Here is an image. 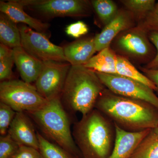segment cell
Instances as JSON below:
<instances>
[{
	"mask_svg": "<svg viewBox=\"0 0 158 158\" xmlns=\"http://www.w3.org/2000/svg\"><path fill=\"white\" fill-rule=\"evenodd\" d=\"M148 38L151 42L155 47L157 52L156 56L151 62L146 65L144 67L148 69H158V32L152 31L148 33Z\"/></svg>",
	"mask_w": 158,
	"mask_h": 158,
	"instance_id": "f546056e",
	"label": "cell"
},
{
	"mask_svg": "<svg viewBox=\"0 0 158 158\" xmlns=\"http://www.w3.org/2000/svg\"><path fill=\"white\" fill-rule=\"evenodd\" d=\"M20 145L12 139L9 134L0 137V158H11Z\"/></svg>",
	"mask_w": 158,
	"mask_h": 158,
	"instance_id": "484cf974",
	"label": "cell"
},
{
	"mask_svg": "<svg viewBox=\"0 0 158 158\" xmlns=\"http://www.w3.org/2000/svg\"><path fill=\"white\" fill-rule=\"evenodd\" d=\"M95 109L127 131L153 130L158 126V110L152 105L118 95L106 88L98 99Z\"/></svg>",
	"mask_w": 158,
	"mask_h": 158,
	"instance_id": "6da1fadb",
	"label": "cell"
},
{
	"mask_svg": "<svg viewBox=\"0 0 158 158\" xmlns=\"http://www.w3.org/2000/svg\"><path fill=\"white\" fill-rule=\"evenodd\" d=\"M139 69L144 73V75L154 83L156 87V90L158 91V69H148L144 67H140Z\"/></svg>",
	"mask_w": 158,
	"mask_h": 158,
	"instance_id": "4dcf8cb0",
	"label": "cell"
},
{
	"mask_svg": "<svg viewBox=\"0 0 158 158\" xmlns=\"http://www.w3.org/2000/svg\"><path fill=\"white\" fill-rule=\"evenodd\" d=\"M39 151L44 158H79L56 144L52 143L37 132Z\"/></svg>",
	"mask_w": 158,
	"mask_h": 158,
	"instance_id": "603a6c76",
	"label": "cell"
},
{
	"mask_svg": "<svg viewBox=\"0 0 158 158\" xmlns=\"http://www.w3.org/2000/svg\"><path fill=\"white\" fill-rule=\"evenodd\" d=\"M15 64L23 81L31 84L37 81L44 62L31 56L22 47L13 49Z\"/></svg>",
	"mask_w": 158,
	"mask_h": 158,
	"instance_id": "9a60e30c",
	"label": "cell"
},
{
	"mask_svg": "<svg viewBox=\"0 0 158 158\" xmlns=\"http://www.w3.org/2000/svg\"><path fill=\"white\" fill-rule=\"evenodd\" d=\"M63 48L64 55L72 65H84L97 52L94 37L79 39Z\"/></svg>",
	"mask_w": 158,
	"mask_h": 158,
	"instance_id": "2e32d148",
	"label": "cell"
},
{
	"mask_svg": "<svg viewBox=\"0 0 158 158\" xmlns=\"http://www.w3.org/2000/svg\"><path fill=\"white\" fill-rule=\"evenodd\" d=\"M16 112L9 106L0 102V134L6 135Z\"/></svg>",
	"mask_w": 158,
	"mask_h": 158,
	"instance_id": "d4e9b609",
	"label": "cell"
},
{
	"mask_svg": "<svg viewBox=\"0 0 158 158\" xmlns=\"http://www.w3.org/2000/svg\"><path fill=\"white\" fill-rule=\"evenodd\" d=\"M119 2L133 15L138 23L143 20L152 11L156 3L155 0H122Z\"/></svg>",
	"mask_w": 158,
	"mask_h": 158,
	"instance_id": "44dd1931",
	"label": "cell"
},
{
	"mask_svg": "<svg viewBox=\"0 0 158 158\" xmlns=\"http://www.w3.org/2000/svg\"><path fill=\"white\" fill-rule=\"evenodd\" d=\"M114 125L116 131L115 143L108 158H131L141 141L152 130L130 132Z\"/></svg>",
	"mask_w": 158,
	"mask_h": 158,
	"instance_id": "7c38bea8",
	"label": "cell"
},
{
	"mask_svg": "<svg viewBox=\"0 0 158 158\" xmlns=\"http://www.w3.org/2000/svg\"><path fill=\"white\" fill-rule=\"evenodd\" d=\"M15 64L13 49L0 44V80L1 82L11 80L12 67Z\"/></svg>",
	"mask_w": 158,
	"mask_h": 158,
	"instance_id": "cb8c5ba5",
	"label": "cell"
},
{
	"mask_svg": "<svg viewBox=\"0 0 158 158\" xmlns=\"http://www.w3.org/2000/svg\"><path fill=\"white\" fill-rule=\"evenodd\" d=\"M73 136L84 158H108L115 143V125L94 109L74 124Z\"/></svg>",
	"mask_w": 158,
	"mask_h": 158,
	"instance_id": "7a4b0ae2",
	"label": "cell"
},
{
	"mask_svg": "<svg viewBox=\"0 0 158 158\" xmlns=\"http://www.w3.org/2000/svg\"><path fill=\"white\" fill-rule=\"evenodd\" d=\"M24 7L47 18L87 17L93 8L87 0H19Z\"/></svg>",
	"mask_w": 158,
	"mask_h": 158,
	"instance_id": "52a82bcc",
	"label": "cell"
},
{
	"mask_svg": "<svg viewBox=\"0 0 158 158\" xmlns=\"http://www.w3.org/2000/svg\"><path fill=\"white\" fill-rule=\"evenodd\" d=\"M92 7L105 26L110 23L118 14L119 9L111 0H92Z\"/></svg>",
	"mask_w": 158,
	"mask_h": 158,
	"instance_id": "7402d4cb",
	"label": "cell"
},
{
	"mask_svg": "<svg viewBox=\"0 0 158 158\" xmlns=\"http://www.w3.org/2000/svg\"><path fill=\"white\" fill-rule=\"evenodd\" d=\"M96 73L106 88L110 91L121 96L146 102L158 110V97L148 86L127 77Z\"/></svg>",
	"mask_w": 158,
	"mask_h": 158,
	"instance_id": "ba28073f",
	"label": "cell"
},
{
	"mask_svg": "<svg viewBox=\"0 0 158 158\" xmlns=\"http://www.w3.org/2000/svg\"><path fill=\"white\" fill-rule=\"evenodd\" d=\"M0 41L1 44L12 49L22 46L19 27L2 12L0 14Z\"/></svg>",
	"mask_w": 158,
	"mask_h": 158,
	"instance_id": "ac0fdd59",
	"label": "cell"
},
{
	"mask_svg": "<svg viewBox=\"0 0 158 158\" xmlns=\"http://www.w3.org/2000/svg\"><path fill=\"white\" fill-rule=\"evenodd\" d=\"M153 131L155 132L158 134V126L155 129H153Z\"/></svg>",
	"mask_w": 158,
	"mask_h": 158,
	"instance_id": "1f68e13d",
	"label": "cell"
},
{
	"mask_svg": "<svg viewBox=\"0 0 158 158\" xmlns=\"http://www.w3.org/2000/svg\"><path fill=\"white\" fill-rule=\"evenodd\" d=\"M0 99L16 112L27 113L39 110L48 102L35 86L14 79L1 82Z\"/></svg>",
	"mask_w": 158,
	"mask_h": 158,
	"instance_id": "8992f818",
	"label": "cell"
},
{
	"mask_svg": "<svg viewBox=\"0 0 158 158\" xmlns=\"http://www.w3.org/2000/svg\"><path fill=\"white\" fill-rule=\"evenodd\" d=\"M116 57L117 54L110 47L94 56L84 66L96 72L116 75Z\"/></svg>",
	"mask_w": 158,
	"mask_h": 158,
	"instance_id": "e0dca14e",
	"label": "cell"
},
{
	"mask_svg": "<svg viewBox=\"0 0 158 158\" xmlns=\"http://www.w3.org/2000/svg\"><path fill=\"white\" fill-rule=\"evenodd\" d=\"M8 134L20 146L39 149V143L33 124L24 112H16Z\"/></svg>",
	"mask_w": 158,
	"mask_h": 158,
	"instance_id": "4fadbf2b",
	"label": "cell"
},
{
	"mask_svg": "<svg viewBox=\"0 0 158 158\" xmlns=\"http://www.w3.org/2000/svg\"><path fill=\"white\" fill-rule=\"evenodd\" d=\"M106 87L96 72L84 65H71L60 95L63 106L85 116L95 109Z\"/></svg>",
	"mask_w": 158,
	"mask_h": 158,
	"instance_id": "3957f363",
	"label": "cell"
},
{
	"mask_svg": "<svg viewBox=\"0 0 158 158\" xmlns=\"http://www.w3.org/2000/svg\"><path fill=\"white\" fill-rule=\"evenodd\" d=\"M27 113L44 135L78 158L80 151L74 140L70 120L60 97L48 100L39 110Z\"/></svg>",
	"mask_w": 158,
	"mask_h": 158,
	"instance_id": "277c9868",
	"label": "cell"
},
{
	"mask_svg": "<svg viewBox=\"0 0 158 158\" xmlns=\"http://www.w3.org/2000/svg\"><path fill=\"white\" fill-rule=\"evenodd\" d=\"M88 31L87 25L83 22L79 21L67 26L65 31L69 36L78 38L87 34Z\"/></svg>",
	"mask_w": 158,
	"mask_h": 158,
	"instance_id": "83f0119b",
	"label": "cell"
},
{
	"mask_svg": "<svg viewBox=\"0 0 158 158\" xmlns=\"http://www.w3.org/2000/svg\"><path fill=\"white\" fill-rule=\"evenodd\" d=\"M131 158H158V134L152 130L141 141Z\"/></svg>",
	"mask_w": 158,
	"mask_h": 158,
	"instance_id": "ffe728a7",
	"label": "cell"
},
{
	"mask_svg": "<svg viewBox=\"0 0 158 158\" xmlns=\"http://www.w3.org/2000/svg\"><path fill=\"white\" fill-rule=\"evenodd\" d=\"M110 47L117 55L138 64L147 65L157 52L148 33L137 25L120 33L113 40Z\"/></svg>",
	"mask_w": 158,
	"mask_h": 158,
	"instance_id": "5b68a950",
	"label": "cell"
},
{
	"mask_svg": "<svg viewBox=\"0 0 158 158\" xmlns=\"http://www.w3.org/2000/svg\"><path fill=\"white\" fill-rule=\"evenodd\" d=\"M116 74L134 79L156 90L155 85L144 74L141 73L133 65L132 62L124 57L117 55L116 62Z\"/></svg>",
	"mask_w": 158,
	"mask_h": 158,
	"instance_id": "d6986e66",
	"label": "cell"
},
{
	"mask_svg": "<svg viewBox=\"0 0 158 158\" xmlns=\"http://www.w3.org/2000/svg\"><path fill=\"white\" fill-rule=\"evenodd\" d=\"M36 81L35 87L47 100L60 97L71 65L69 62L47 61Z\"/></svg>",
	"mask_w": 158,
	"mask_h": 158,
	"instance_id": "30bf717a",
	"label": "cell"
},
{
	"mask_svg": "<svg viewBox=\"0 0 158 158\" xmlns=\"http://www.w3.org/2000/svg\"><path fill=\"white\" fill-rule=\"evenodd\" d=\"M137 26L148 33L152 31L158 32V2L152 11L143 20L138 23Z\"/></svg>",
	"mask_w": 158,
	"mask_h": 158,
	"instance_id": "4316f807",
	"label": "cell"
},
{
	"mask_svg": "<svg viewBox=\"0 0 158 158\" xmlns=\"http://www.w3.org/2000/svg\"><path fill=\"white\" fill-rule=\"evenodd\" d=\"M134 15L126 9H119L118 14L112 21L105 26L102 31L94 36L95 48L99 52L110 47L113 40L123 31L135 27Z\"/></svg>",
	"mask_w": 158,
	"mask_h": 158,
	"instance_id": "8fae6325",
	"label": "cell"
},
{
	"mask_svg": "<svg viewBox=\"0 0 158 158\" xmlns=\"http://www.w3.org/2000/svg\"><path fill=\"white\" fill-rule=\"evenodd\" d=\"M21 37V46L31 56L42 62H67L63 48L51 42L44 34L34 31L28 26H19Z\"/></svg>",
	"mask_w": 158,
	"mask_h": 158,
	"instance_id": "9c48e42d",
	"label": "cell"
},
{
	"mask_svg": "<svg viewBox=\"0 0 158 158\" xmlns=\"http://www.w3.org/2000/svg\"><path fill=\"white\" fill-rule=\"evenodd\" d=\"M11 158H44L39 150L26 146H20Z\"/></svg>",
	"mask_w": 158,
	"mask_h": 158,
	"instance_id": "f1b7e54d",
	"label": "cell"
},
{
	"mask_svg": "<svg viewBox=\"0 0 158 158\" xmlns=\"http://www.w3.org/2000/svg\"><path fill=\"white\" fill-rule=\"evenodd\" d=\"M0 11L17 24L21 23L28 26L39 33L44 34L48 30L49 25L30 16L24 10V6L19 1H1Z\"/></svg>",
	"mask_w": 158,
	"mask_h": 158,
	"instance_id": "5bb4252c",
	"label": "cell"
}]
</instances>
